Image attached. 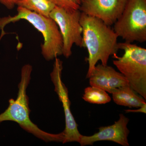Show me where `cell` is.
<instances>
[{
	"mask_svg": "<svg viewBox=\"0 0 146 146\" xmlns=\"http://www.w3.org/2000/svg\"><path fill=\"white\" fill-rule=\"evenodd\" d=\"M139 109L135 110H126V112H141V113H146V104L144 105L142 107H139Z\"/></svg>",
	"mask_w": 146,
	"mask_h": 146,
	"instance_id": "17",
	"label": "cell"
},
{
	"mask_svg": "<svg viewBox=\"0 0 146 146\" xmlns=\"http://www.w3.org/2000/svg\"><path fill=\"white\" fill-rule=\"evenodd\" d=\"M112 94L113 101L118 105L139 108L146 104L144 99L138 96L129 85L115 89Z\"/></svg>",
	"mask_w": 146,
	"mask_h": 146,
	"instance_id": "10",
	"label": "cell"
},
{
	"mask_svg": "<svg viewBox=\"0 0 146 146\" xmlns=\"http://www.w3.org/2000/svg\"><path fill=\"white\" fill-rule=\"evenodd\" d=\"M82 98L90 103L97 104H106L110 102L111 100L107 92L93 86H89L84 89Z\"/></svg>",
	"mask_w": 146,
	"mask_h": 146,
	"instance_id": "13",
	"label": "cell"
},
{
	"mask_svg": "<svg viewBox=\"0 0 146 146\" xmlns=\"http://www.w3.org/2000/svg\"><path fill=\"white\" fill-rule=\"evenodd\" d=\"M105 70L112 93L115 89L129 85L126 78L121 73L117 72L114 68L107 65L105 66Z\"/></svg>",
	"mask_w": 146,
	"mask_h": 146,
	"instance_id": "14",
	"label": "cell"
},
{
	"mask_svg": "<svg viewBox=\"0 0 146 146\" xmlns=\"http://www.w3.org/2000/svg\"><path fill=\"white\" fill-rule=\"evenodd\" d=\"M32 66L26 64L21 70V80L18 85V96L16 100L10 99L9 105L4 112L0 114V123L5 121H12L29 133L45 142H62L64 143L63 132L58 134L48 133L42 130L31 120L30 109L29 106V98L27 89L31 79Z\"/></svg>",
	"mask_w": 146,
	"mask_h": 146,
	"instance_id": "2",
	"label": "cell"
},
{
	"mask_svg": "<svg viewBox=\"0 0 146 146\" xmlns=\"http://www.w3.org/2000/svg\"><path fill=\"white\" fill-rule=\"evenodd\" d=\"M56 6L70 11L79 9L80 0H54Z\"/></svg>",
	"mask_w": 146,
	"mask_h": 146,
	"instance_id": "15",
	"label": "cell"
},
{
	"mask_svg": "<svg viewBox=\"0 0 146 146\" xmlns=\"http://www.w3.org/2000/svg\"><path fill=\"white\" fill-rule=\"evenodd\" d=\"M16 5L46 17L56 6L54 0H19Z\"/></svg>",
	"mask_w": 146,
	"mask_h": 146,
	"instance_id": "11",
	"label": "cell"
},
{
	"mask_svg": "<svg viewBox=\"0 0 146 146\" xmlns=\"http://www.w3.org/2000/svg\"><path fill=\"white\" fill-rule=\"evenodd\" d=\"M55 59L50 76L54 86V91L63 104L65 114V127L63 131L65 136L64 143L74 142L79 143L81 134L79 131L78 125L71 112V102L69 99L68 89L62 80L63 62L57 58Z\"/></svg>",
	"mask_w": 146,
	"mask_h": 146,
	"instance_id": "7",
	"label": "cell"
},
{
	"mask_svg": "<svg viewBox=\"0 0 146 146\" xmlns=\"http://www.w3.org/2000/svg\"><path fill=\"white\" fill-rule=\"evenodd\" d=\"M114 25L115 33L125 42H146V0H128Z\"/></svg>",
	"mask_w": 146,
	"mask_h": 146,
	"instance_id": "5",
	"label": "cell"
},
{
	"mask_svg": "<svg viewBox=\"0 0 146 146\" xmlns=\"http://www.w3.org/2000/svg\"><path fill=\"white\" fill-rule=\"evenodd\" d=\"M106 65L98 64L96 65L89 77L90 86H95L112 94L110 87L106 71Z\"/></svg>",
	"mask_w": 146,
	"mask_h": 146,
	"instance_id": "12",
	"label": "cell"
},
{
	"mask_svg": "<svg viewBox=\"0 0 146 146\" xmlns=\"http://www.w3.org/2000/svg\"><path fill=\"white\" fill-rule=\"evenodd\" d=\"M118 48L124 54L121 57L113 55V64L126 78L131 88L146 100V49L126 42L118 43Z\"/></svg>",
	"mask_w": 146,
	"mask_h": 146,
	"instance_id": "4",
	"label": "cell"
},
{
	"mask_svg": "<svg viewBox=\"0 0 146 146\" xmlns=\"http://www.w3.org/2000/svg\"><path fill=\"white\" fill-rule=\"evenodd\" d=\"M129 119L123 114L119 115V118L114 124L101 127L99 131L90 136L81 135L79 143L82 146L92 145L95 142L109 141L115 142L123 146H129L128 137L129 130L127 127Z\"/></svg>",
	"mask_w": 146,
	"mask_h": 146,
	"instance_id": "9",
	"label": "cell"
},
{
	"mask_svg": "<svg viewBox=\"0 0 146 146\" xmlns=\"http://www.w3.org/2000/svg\"><path fill=\"white\" fill-rule=\"evenodd\" d=\"M79 10L110 26L121 15L128 0H80Z\"/></svg>",
	"mask_w": 146,
	"mask_h": 146,
	"instance_id": "8",
	"label": "cell"
},
{
	"mask_svg": "<svg viewBox=\"0 0 146 146\" xmlns=\"http://www.w3.org/2000/svg\"><path fill=\"white\" fill-rule=\"evenodd\" d=\"M19 0H0V3L8 9H12Z\"/></svg>",
	"mask_w": 146,
	"mask_h": 146,
	"instance_id": "16",
	"label": "cell"
},
{
	"mask_svg": "<svg viewBox=\"0 0 146 146\" xmlns=\"http://www.w3.org/2000/svg\"><path fill=\"white\" fill-rule=\"evenodd\" d=\"M81 14L79 9L70 11L58 6L50 13L49 17L57 24L61 33L63 43L62 54L66 58L72 55L73 45L80 48L83 46Z\"/></svg>",
	"mask_w": 146,
	"mask_h": 146,
	"instance_id": "6",
	"label": "cell"
},
{
	"mask_svg": "<svg viewBox=\"0 0 146 146\" xmlns=\"http://www.w3.org/2000/svg\"><path fill=\"white\" fill-rule=\"evenodd\" d=\"M17 10V14L14 16L0 18V40L5 34L4 29L7 25L24 20L31 24L43 35L42 54L46 60H52L62 55L63 39L58 27L53 20L21 7L18 6Z\"/></svg>",
	"mask_w": 146,
	"mask_h": 146,
	"instance_id": "3",
	"label": "cell"
},
{
	"mask_svg": "<svg viewBox=\"0 0 146 146\" xmlns=\"http://www.w3.org/2000/svg\"><path fill=\"white\" fill-rule=\"evenodd\" d=\"M80 23L82 28V47L88 52L86 77L89 78L99 61L107 65L110 57L117 52L118 36L114 30L100 20L82 12Z\"/></svg>",
	"mask_w": 146,
	"mask_h": 146,
	"instance_id": "1",
	"label": "cell"
}]
</instances>
